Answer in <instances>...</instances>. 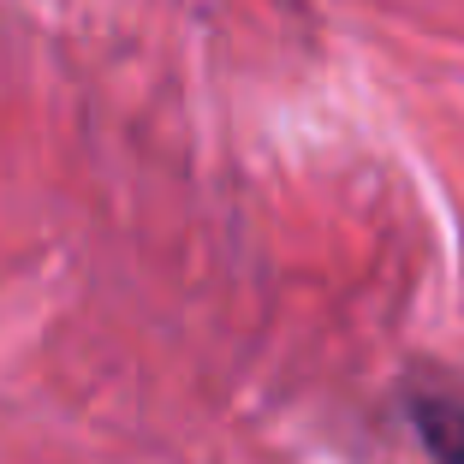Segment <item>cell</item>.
Wrapping results in <instances>:
<instances>
[{"label": "cell", "mask_w": 464, "mask_h": 464, "mask_svg": "<svg viewBox=\"0 0 464 464\" xmlns=\"http://www.w3.org/2000/svg\"><path fill=\"white\" fill-rule=\"evenodd\" d=\"M411 429L435 464H464V387H417Z\"/></svg>", "instance_id": "cell-1"}]
</instances>
